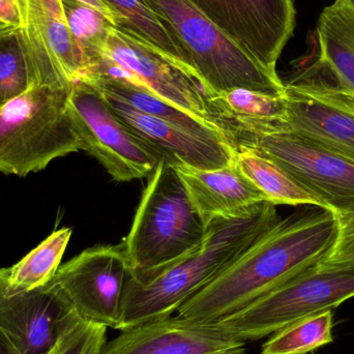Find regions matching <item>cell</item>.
<instances>
[{
	"mask_svg": "<svg viewBox=\"0 0 354 354\" xmlns=\"http://www.w3.org/2000/svg\"><path fill=\"white\" fill-rule=\"evenodd\" d=\"M338 218L319 206L280 218L212 282L185 301L177 315L214 322L247 307L328 257L338 235Z\"/></svg>",
	"mask_w": 354,
	"mask_h": 354,
	"instance_id": "cell-1",
	"label": "cell"
},
{
	"mask_svg": "<svg viewBox=\"0 0 354 354\" xmlns=\"http://www.w3.org/2000/svg\"><path fill=\"white\" fill-rule=\"evenodd\" d=\"M280 218L274 203L261 202L237 216L214 218L201 245L176 261L149 272L131 270L116 330L176 313Z\"/></svg>",
	"mask_w": 354,
	"mask_h": 354,
	"instance_id": "cell-2",
	"label": "cell"
},
{
	"mask_svg": "<svg viewBox=\"0 0 354 354\" xmlns=\"http://www.w3.org/2000/svg\"><path fill=\"white\" fill-rule=\"evenodd\" d=\"M174 39L183 66L214 99L234 89L283 97L285 86L248 55L189 0H145Z\"/></svg>",
	"mask_w": 354,
	"mask_h": 354,
	"instance_id": "cell-3",
	"label": "cell"
},
{
	"mask_svg": "<svg viewBox=\"0 0 354 354\" xmlns=\"http://www.w3.org/2000/svg\"><path fill=\"white\" fill-rule=\"evenodd\" d=\"M207 234L174 164L162 159L143 191L132 228L122 241L131 270L163 268L201 245Z\"/></svg>",
	"mask_w": 354,
	"mask_h": 354,
	"instance_id": "cell-4",
	"label": "cell"
},
{
	"mask_svg": "<svg viewBox=\"0 0 354 354\" xmlns=\"http://www.w3.org/2000/svg\"><path fill=\"white\" fill-rule=\"evenodd\" d=\"M102 56L99 76L120 77L145 87L216 129L235 149L241 135L239 124L176 60L116 27L110 31Z\"/></svg>",
	"mask_w": 354,
	"mask_h": 354,
	"instance_id": "cell-5",
	"label": "cell"
},
{
	"mask_svg": "<svg viewBox=\"0 0 354 354\" xmlns=\"http://www.w3.org/2000/svg\"><path fill=\"white\" fill-rule=\"evenodd\" d=\"M71 88L35 86L0 108V172L24 177L79 151L68 111Z\"/></svg>",
	"mask_w": 354,
	"mask_h": 354,
	"instance_id": "cell-6",
	"label": "cell"
},
{
	"mask_svg": "<svg viewBox=\"0 0 354 354\" xmlns=\"http://www.w3.org/2000/svg\"><path fill=\"white\" fill-rule=\"evenodd\" d=\"M354 297V260L310 266L239 311L216 320L243 342L261 340L281 328Z\"/></svg>",
	"mask_w": 354,
	"mask_h": 354,
	"instance_id": "cell-7",
	"label": "cell"
},
{
	"mask_svg": "<svg viewBox=\"0 0 354 354\" xmlns=\"http://www.w3.org/2000/svg\"><path fill=\"white\" fill-rule=\"evenodd\" d=\"M68 111L79 151L95 158L118 183L151 176L163 159L116 115L95 85L72 84Z\"/></svg>",
	"mask_w": 354,
	"mask_h": 354,
	"instance_id": "cell-8",
	"label": "cell"
},
{
	"mask_svg": "<svg viewBox=\"0 0 354 354\" xmlns=\"http://www.w3.org/2000/svg\"><path fill=\"white\" fill-rule=\"evenodd\" d=\"M248 145L278 164L320 207L337 218L354 212V162L291 131L245 134Z\"/></svg>",
	"mask_w": 354,
	"mask_h": 354,
	"instance_id": "cell-9",
	"label": "cell"
},
{
	"mask_svg": "<svg viewBox=\"0 0 354 354\" xmlns=\"http://www.w3.org/2000/svg\"><path fill=\"white\" fill-rule=\"evenodd\" d=\"M23 50L35 86L71 88L91 83L95 71L73 37L62 0H16Z\"/></svg>",
	"mask_w": 354,
	"mask_h": 354,
	"instance_id": "cell-10",
	"label": "cell"
},
{
	"mask_svg": "<svg viewBox=\"0 0 354 354\" xmlns=\"http://www.w3.org/2000/svg\"><path fill=\"white\" fill-rule=\"evenodd\" d=\"M130 272L124 243L97 245L60 266L52 282L79 317L116 330Z\"/></svg>",
	"mask_w": 354,
	"mask_h": 354,
	"instance_id": "cell-11",
	"label": "cell"
},
{
	"mask_svg": "<svg viewBox=\"0 0 354 354\" xmlns=\"http://www.w3.org/2000/svg\"><path fill=\"white\" fill-rule=\"evenodd\" d=\"M248 55L270 72L295 32L292 0H189Z\"/></svg>",
	"mask_w": 354,
	"mask_h": 354,
	"instance_id": "cell-12",
	"label": "cell"
},
{
	"mask_svg": "<svg viewBox=\"0 0 354 354\" xmlns=\"http://www.w3.org/2000/svg\"><path fill=\"white\" fill-rule=\"evenodd\" d=\"M289 75L320 85L354 109V0H334L320 14L306 55Z\"/></svg>",
	"mask_w": 354,
	"mask_h": 354,
	"instance_id": "cell-13",
	"label": "cell"
},
{
	"mask_svg": "<svg viewBox=\"0 0 354 354\" xmlns=\"http://www.w3.org/2000/svg\"><path fill=\"white\" fill-rule=\"evenodd\" d=\"M79 316L53 282L24 292L6 288L0 268V330L17 354H46Z\"/></svg>",
	"mask_w": 354,
	"mask_h": 354,
	"instance_id": "cell-14",
	"label": "cell"
},
{
	"mask_svg": "<svg viewBox=\"0 0 354 354\" xmlns=\"http://www.w3.org/2000/svg\"><path fill=\"white\" fill-rule=\"evenodd\" d=\"M245 345L216 320L171 315L120 330L101 354H245Z\"/></svg>",
	"mask_w": 354,
	"mask_h": 354,
	"instance_id": "cell-15",
	"label": "cell"
},
{
	"mask_svg": "<svg viewBox=\"0 0 354 354\" xmlns=\"http://www.w3.org/2000/svg\"><path fill=\"white\" fill-rule=\"evenodd\" d=\"M291 131L354 162V109L332 91L288 76L283 81Z\"/></svg>",
	"mask_w": 354,
	"mask_h": 354,
	"instance_id": "cell-16",
	"label": "cell"
},
{
	"mask_svg": "<svg viewBox=\"0 0 354 354\" xmlns=\"http://www.w3.org/2000/svg\"><path fill=\"white\" fill-rule=\"evenodd\" d=\"M104 97L129 129L170 163H183L205 170L218 169L232 163L235 149L224 139L192 134L138 111L118 97Z\"/></svg>",
	"mask_w": 354,
	"mask_h": 354,
	"instance_id": "cell-17",
	"label": "cell"
},
{
	"mask_svg": "<svg viewBox=\"0 0 354 354\" xmlns=\"http://www.w3.org/2000/svg\"><path fill=\"white\" fill-rule=\"evenodd\" d=\"M174 166L206 227L214 218L237 216L256 204L268 201L234 162L212 170L199 169L183 163Z\"/></svg>",
	"mask_w": 354,
	"mask_h": 354,
	"instance_id": "cell-18",
	"label": "cell"
},
{
	"mask_svg": "<svg viewBox=\"0 0 354 354\" xmlns=\"http://www.w3.org/2000/svg\"><path fill=\"white\" fill-rule=\"evenodd\" d=\"M91 84L95 85L103 95L118 97L138 111L165 120L192 134L209 138H221L227 141L218 131L208 126L206 122L127 79L101 75Z\"/></svg>",
	"mask_w": 354,
	"mask_h": 354,
	"instance_id": "cell-19",
	"label": "cell"
},
{
	"mask_svg": "<svg viewBox=\"0 0 354 354\" xmlns=\"http://www.w3.org/2000/svg\"><path fill=\"white\" fill-rule=\"evenodd\" d=\"M233 162L274 205L319 206L317 200L299 187L278 164L253 147L237 145Z\"/></svg>",
	"mask_w": 354,
	"mask_h": 354,
	"instance_id": "cell-20",
	"label": "cell"
},
{
	"mask_svg": "<svg viewBox=\"0 0 354 354\" xmlns=\"http://www.w3.org/2000/svg\"><path fill=\"white\" fill-rule=\"evenodd\" d=\"M214 100L239 124L241 131V138L245 134L282 131L286 122L287 101L285 95L276 97L247 89H234Z\"/></svg>",
	"mask_w": 354,
	"mask_h": 354,
	"instance_id": "cell-21",
	"label": "cell"
},
{
	"mask_svg": "<svg viewBox=\"0 0 354 354\" xmlns=\"http://www.w3.org/2000/svg\"><path fill=\"white\" fill-rule=\"evenodd\" d=\"M71 236V228L54 231L18 263L3 268L6 288L10 292H24L51 282L59 268Z\"/></svg>",
	"mask_w": 354,
	"mask_h": 354,
	"instance_id": "cell-22",
	"label": "cell"
},
{
	"mask_svg": "<svg viewBox=\"0 0 354 354\" xmlns=\"http://www.w3.org/2000/svg\"><path fill=\"white\" fill-rule=\"evenodd\" d=\"M104 2L115 16L116 28L149 44L185 68L183 56L176 43L145 0H104Z\"/></svg>",
	"mask_w": 354,
	"mask_h": 354,
	"instance_id": "cell-23",
	"label": "cell"
},
{
	"mask_svg": "<svg viewBox=\"0 0 354 354\" xmlns=\"http://www.w3.org/2000/svg\"><path fill=\"white\" fill-rule=\"evenodd\" d=\"M334 310L301 318L274 333L262 345L261 354H308L334 340Z\"/></svg>",
	"mask_w": 354,
	"mask_h": 354,
	"instance_id": "cell-24",
	"label": "cell"
},
{
	"mask_svg": "<svg viewBox=\"0 0 354 354\" xmlns=\"http://www.w3.org/2000/svg\"><path fill=\"white\" fill-rule=\"evenodd\" d=\"M62 6L73 37L95 66V78L108 35L115 26L105 15L80 2L62 0Z\"/></svg>",
	"mask_w": 354,
	"mask_h": 354,
	"instance_id": "cell-25",
	"label": "cell"
},
{
	"mask_svg": "<svg viewBox=\"0 0 354 354\" xmlns=\"http://www.w3.org/2000/svg\"><path fill=\"white\" fill-rule=\"evenodd\" d=\"M35 87L17 29L0 37V108Z\"/></svg>",
	"mask_w": 354,
	"mask_h": 354,
	"instance_id": "cell-26",
	"label": "cell"
},
{
	"mask_svg": "<svg viewBox=\"0 0 354 354\" xmlns=\"http://www.w3.org/2000/svg\"><path fill=\"white\" fill-rule=\"evenodd\" d=\"M107 328L78 317L60 335L46 354H101Z\"/></svg>",
	"mask_w": 354,
	"mask_h": 354,
	"instance_id": "cell-27",
	"label": "cell"
},
{
	"mask_svg": "<svg viewBox=\"0 0 354 354\" xmlns=\"http://www.w3.org/2000/svg\"><path fill=\"white\" fill-rule=\"evenodd\" d=\"M339 229L334 247L326 261L340 262L354 260V212L338 218Z\"/></svg>",
	"mask_w": 354,
	"mask_h": 354,
	"instance_id": "cell-28",
	"label": "cell"
},
{
	"mask_svg": "<svg viewBox=\"0 0 354 354\" xmlns=\"http://www.w3.org/2000/svg\"><path fill=\"white\" fill-rule=\"evenodd\" d=\"M0 22L20 28V15L16 0H0Z\"/></svg>",
	"mask_w": 354,
	"mask_h": 354,
	"instance_id": "cell-29",
	"label": "cell"
},
{
	"mask_svg": "<svg viewBox=\"0 0 354 354\" xmlns=\"http://www.w3.org/2000/svg\"><path fill=\"white\" fill-rule=\"evenodd\" d=\"M75 1L80 2V3L85 4V6H91L95 10H99L102 14L105 15L113 24H115V16L113 12L110 10L109 6L104 2V0H75ZM115 26V25H114Z\"/></svg>",
	"mask_w": 354,
	"mask_h": 354,
	"instance_id": "cell-30",
	"label": "cell"
},
{
	"mask_svg": "<svg viewBox=\"0 0 354 354\" xmlns=\"http://www.w3.org/2000/svg\"><path fill=\"white\" fill-rule=\"evenodd\" d=\"M0 354H17L1 330H0Z\"/></svg>",
	"mask_w": 354,
	"mask_h": 354,
	"instance_id": "cell-31",
	"label": "cell"
},
{
	"mask_svg": "<svg viewBox=\"0 0 354 354\" xmlns=\"http://www.w3.org/2000/svg\"><path fill=\"white\" fill-rule=\"evenodd\" d=\"M17 29H19L18 27L10 26V25L4 24V23L0 22V37L10 35V33L16 31Z\"/></svg>",
	"mask_w": 354,
	"mask_h": 354,
	"instance_id": "cell-32",
	"label": "cell"
}]
</instances>
